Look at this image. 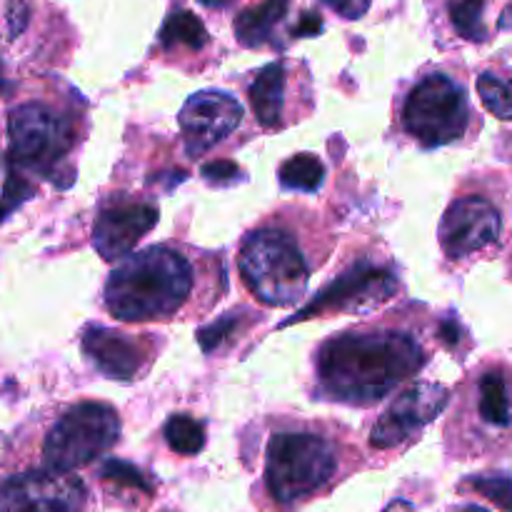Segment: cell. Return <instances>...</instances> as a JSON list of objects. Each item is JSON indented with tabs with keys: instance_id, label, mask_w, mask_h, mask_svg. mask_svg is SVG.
Returning <instances> with one entry per match:
<instances>
[{
	"instance_id": "7a4b0ae2",
	"label": "cell",
	"mask_w": 512,
	"mask_h": 512,
	"mask_svg": "<svg viewBox=\"0 0 512 512\" xmlns=\"http://www.w3.org/2000/svg\"><path fill=\"white\" fill-rule=\"evenodd\" d=\"M193 290L188 258L158 245L125 260L105 285V305L120 320H163L178 313Z\"/></svg>"
},
{
	"instance_id": "7402d4cb",
	"label": "cell",
	"mask_w": 512,
	"mask_h": 512,
	"mask_svg": "<svg viewBox=\"0 0 512 512\" xmlns=\"http://www.w3.org/2000/svg\"><path fill=\"white\" fill-rule=\"evenodd\" d=\"M478 95L485 108L500 120H512V83L493 73H483L478 78Z\"/></svg>"
},
{
	"instance_id": "9a60e30c",
	"label": "cell",
	"mask_w": 512,
	"mask_h": 512,
	"mask_svg": "<svg viewBox=\"0 0 512 512\" xmlns=\"http://www.w3.org/2000/svg\"><path fill=\"white\" fill-rule=\"evenodd\" d=\"M290 70L285 63H270L255 73L250 83V103L263 128H280L285 123Z\"/></svg>"
},
{
	"instance_id": "d4e9b609",
	"label": "cell",
	"mask_w": 512,
	"mask_h": 512,
	"mask_svg": "<svg viewBox=\"0 0 512 512\" xmlns=\"http://www.w3.org/2000/svg\"><path fill=\"white\" fill-rule=\"evenodd\" d=\"M238 325H240V315L238 313H228L225 318L215 320L213 325H208V328H203L198 333L200 348H203L205 353L220 348V345H223L225 340L233 335V330H238Z\"/></svg>"
},
{
	"instance_id": "603a6c76",
	"label": "cell",
	"mask_w": 512,
	"mask_h": 512,
	"mask_svg": "<svg viewBox=\"0 0 512 512\" xmlns=\"http://www.w3.org/2000/svg\"><path fill=\"white\" fill-rule=\"evenodd\" d=\"M468 485L500 510L512 512V478L508 475H480V478H470Z\"/></svg>"
},
{
	"instance_id": "8fae6325",
	"label": "cell",
	"mask_w": 512,
	"mask_h": 512,
	"mask_svg": "<svg viewBox=\"0 0 512 512\" xmlns=\"http://www.w3.org/2000/svg\"><path fill=\"white\" fill-rule=\"evenodd\" d=\"M500 235V213L488 198H458L440 223V245L450 258H465L488 248Z\"/></svg>"
},
{
	"instance_id": "6da1fadb",
	"label": "cell",
	"mask_w": 512,
	"mask_h": 512,
	"mask_svg": "<svg viewBox=\"0 0 512 512\" xmlns=\"http://www.w3.org/2000/svg\"><path fill=\"white\" fill-rule=\"evenodd\" d=\"M428 355L415 338L390 330H350L318 353V378L335 400L368 405L418 375Z\"/></svg>"
},
{
	"instance_id": "4dcf8cb0",
	"label": "cell",
	"mask_w": 512,
	"mask_h": 512,
	"mask_svg": "<svg viewBox=\"0 0 512 512\" xmlns=\"http://www.w3.org/2000/svg\"><path fill=\"white\" fill-rule=\"evenodd\" d=\"M500 28H503V30L512 28V3L508 5V10L503 13V18H500Z\"/></svg>"
},
{
	"instance_id": "ffe728a7",
	"label": "cell",
	"mask_w": 512,
	"mask_h": 512,
	"mask_svg": "<svg viewBox=\"0 0 512 512\" xmlns=\"http://www.w3.org/2000/svg\"><path fill=\"white\" fill-rule=\"evenodd\" d=\"M168 445L180 455H198L205 445V428L188 415H173L165 423Z\"/></svg>"
},
{
	"instance_id": "8992f818",
	"label": "cell",
	"mask_w": 512,
	"mask_h": 512,
	"mask_svg": "<svg viewBox=\"0 0 512 512\" xmlns=\"http://www.w3.org/2000/svg\"><path fill=\"white\" fill-rule=\"evenodd\" d=\"M470 103L450 75H425L403 105V125L425 148L453 143L468 130Z\"/></svg>"
},
{
	"instance_id": "4fadbf2b",
	"label": "cell",
	"mask_w": 512,
	"mask_h": 512,
	"mask_svg": "<svg viewBox=\"0 0 512 512\" xmlns=\"http://www.w3.org/2000/svg\"><path fill=\"white\" fill-rule=\"evenodd\" d=\"M160 213L150 203H118L100 210L93 230V245L103 260H115L128 255L145 233L155 228Z\"/></svg>"
},
{
	"instance_id": "3957f363",
	"label": "cell",
	"mask_w": 512,
	"mask_h": 512,
	"mask_svg": "<svg viewBox=\"0 0 512 512\" xmlns=\"http://www.w3.org/2000/svg\"><path fill=\"white\" fill-rule=\"evenodd\" d=\"M240 275L250 293L265 305H293L308 288L310 263L285 230H255L243 240L238 258Z\"/></svg>"
},
{
	"instance_id": "1f68e13d",
	"label": "cell",
	"mask_w": 512,
	"mask_h": 512,
	"mask_svg": "<svg viewBox=\"0 0 512 512\" xmlns=\"http://www.w3.org/2000/svg\"><path fill=\"white\" fill-rule=\"evenodd\" d=\"M203 5H208V8H223V5L233 3V0H200Z\"/></svg>"
},
{
	"instance_id": "2e32d148",
	"label": "cell",
	"mask_w": 512,
	"mask_h": 512,
	"mask_svg": "<svg viewBox=\"0 0 512 512\" xmlns=\"http://www.w3.org/2000/svg\"><path fill=\"white\" fill-rule=\"evenodd\" d=\"M293 0H263L255 8H248L235 20V35L245 48H263L273 40L275 28L288 13Z\"/></svg>"
},
{
	"instance_id": "83f0119b",
	"label": "cell",
	"mask_w": 512,
	"mask_h": 512,
	"mask_svg": "<svg viewBox=\"0 0 512 512\" xmlns=\"http://www.w3.org/2000/svg\"><path fill=\"white\" fill-rule=\"evenodd\" d=\"M320 30H323V18H320L318 13H305L303 18H300L298 28H295V35H303V38H310V35H320Z\"/></svg>"
},
{
	"instance_id": "ba28073f",
	"label": "cell",
	"mask_w": 512,
	"mask_h": 512,
	"mask_svg": "<svg viewBox=\"0 0 512 512\" xmlns=\"http://www.w3.org/2000/svg\"><path fill=\"white\" fill-rule=\"evenodd\" d=\"M398 275L373 263H360L343 278L330 283L295 320L333 313H370L398 293Z\"/></svg>"
},
{
	"instance_id": "484cf974",
	"label": "cell",
	"mask_w": 512,
	"mask_h": 512,
	"mask_svg": "<svg viewBox=\"0 0 512 512\" xmlns=\"http://www.w3.org/2000/svg\"><path fill=\"white\" fill-rule=\"evenodd\" d=\"M323 3L330 5V8H333L338 15H343V18L355 20V18H363V15L368 13L373 0H323Z\"/></svg>"
},
{
	"instance_id": "9c48e42d",
	"label": "cell",
	"mask_w": 512,
	"mask_h": 512,
	"mask_svg": "<svg viewBox=\"0 0 512 512\" xmlns=\"http://www.w3.org/2000/svg\"><path fill=\"white\" fill-rule=\"evenodd\" d=\"M85 488L58 470L20 473L0 483V512H83Z\"/></svg>"
},
{
	"instance_id": "30bf717a",
	"label": "cell",
	"mask_w": 512,
	"mask_h": 512,
	"mask_svg": "<svg viewBox=\"0 0 512 512\" xmlns=\"http://www.w3.org/2000/svg\"><path fill=\"white\" fill-rule=\"evenodd\" d=\"M445 403H448V388L438 383H415L413 388L403 390L400 398H395V403L385 410L370 435V443L378 450H390L405 443L430 420H435V415L443 413Z\"/></svg>"
},
{
	"instance_id": "277c9868",
	"label": "cell",
	"mask_w": 512,
	"mask_h": 512,
	"mask_svg": "<svg viewBox=\"0 0 512 512\" xmlns=\"http://www.w3.org/2000/svg\"><path fill=\"white\" fill-rule=\"evenodd\" d=\"M338 468L330 440L315 433H278L270 438L265 480L278 503L290 505L323 488Z\"/></svg>"
},
{
	"instance_id": "4316f807",
	"label": "cell",
	"mask_w": 512,
	"mask_h": 512,
	"mask_svg": "<svg viewBox=\"0 0 512 512\" xmlns=\"http://www.w3.org/2000/svg\"><path fill=\"white\" fill-rule=\"evenodd\" d=\"M203 175L210 183H228V180H233L238 175V165L230 163V160H215V163L205 165Z\"/></svg>"
},
{
	"instance_id": "52a82bcc",
	"label": "cell",
	"mask_w": 512,
	"mask_h": 512,
	"mask_svg": "<svg viewBox=\"0 0 512 512\" xmlns=\"http://www.w3.org/2000/svg\"><path fill=\"white\" fill-rule=\"evenodd\" d=\"M10 165L20 173L53 175L75 143L68 118L40 103L20 105L10 113Z\"/></svg>"
},
{
	"instance_id": "f546056e",
	"label": "cell",
	"mask_w": 512,
	"mask_h": 512,
	"mask_svg": "<svg viewBox=\"0 0 512 512\" xmlns=\"http://www.w3.org/2000/svg\"><path fill=\"white\" fill-rule=\"evenodd\" d=\"M385 512H413V505L405 503V500H395L393 505H388Z\"/></svg>"
},
{
	"instance_id": "5b68a950",
	"label": "cell",
	"mask_w": 512,
	"mask_h": 512,
	"mask_svg": "<svg viewBox=\"0 0 512 512\" xmlns=\"http://www.w3.org/2000/svg\"><path fill=\"white\" fill-rule=\"evenodd\" d=\"M120 435V418L105 403H80L70 408L43 445V463L48 470L70 473L93 463L110 450Z\"/></svg>"
},
{
	"instance_id": "7c38bea8",
	"label": "cell",
	"mask_w": 512,
	"mask_h": 512,
	"mask_svg": "<svg viewBox=\"0 0 512 512\" xmlns=\"http://www.w3.org/2000/svg\"><path fill=\"white\" fill-rule=\"evenodd\" d=\"M243 120V108L228 93L203 90L195 93L180 110V130L190 155H200L228 138Z\"/></svg>"
},
{
	"instance_id": "d6a6232c",
	"label": "cell",
	"mask_w": 512,
	"mask_h": 512,
	"mask_svg": "<svg viewBox=\"0 0 512 512\" xmlns=\"http://www.w3.org/2000/svg\"><path fill=\"white\" fill-rule=\"evenodd\" d=\"M458 512H488V510L478 508V505H465V508H460Z\"/></svg>"
},
{
	"instance_id": "ac0fdd59",
	"label": "cell",
	"mask_w": 512,
	"mask_h": 512,
	"mask_svg": "<svg viewBox=\"0 0 512 512\" xmlns=\"http://www.w3.org/2000/svg\"><path fill=\"white\" fill-rule=\"evenodd\" d=\"M160 43L168 50H200L208 45V30L198 15H193L190 10H178L165 20L163 30H160Z\"/></svg>"
},
{
	"instance_id": "f1b7e54d",
	"label": "cell",
	"mask_w": 512,
	"mask_h": 512,
	"mask_svg": "<svg viewBox=\"0 0 512 512\" xmlns=\"http://www.w3.org/2000/svg\"><path fill=\"white\" fill-rule=\"evenodd\" d=\"M440 338H443L445 343H448L450 348H453V345L460 340V325L455 323V320H445L443 328H440Z\"/></svg>"
},
{
	"instance_id": "e0dca14e",
	"label": "cell",
	"mask_w": 512,
	"mask_h": 512,
	"mask_svg": "<svg viewBox=\"0 0 512 512\" xmlns=\"http://www.w3.org/2000/svg\"><path fill=\"white\" fill-rule=\"evenodd\" d=\"M478 413L493 428H508L512 420V395L508 380L490 370L478 383Z\"/></svg>"
},
{
	"instance_id": "44dd1931",
	"label": "cell",
	"mask_w": 512,
	"mask_h": 512,
	"mask_svg": "<svg viewBox=\"0 0 512 512\" xmlns=\"http://www.w3.org/2000/svg\"><path fill=\"white\" fill-rule=\"evenodd\" d=\"M483 13L485 0H453V5H450V20H453L455 30H458L463 38L475 40V43L488 38Z\"/></svg>"
},
{
	"instance_id": "5bb4252c",
	"label": "cell",
	"mask_w": 512,
	"mask_h": 512,
	"mask_svg": "<svg viewBox=\"0 0 512 512\" xmlns=\"http://www.w3.org/2000/svg\"><path fill=\"white\" fill-rule=\"evenodd\" d=\"M83 350L95 368L113 380H133L148 365V353L130 335L118 330L90 325L83 333Z\"/></svg>"
},
{
	"instance_id": "d6986e66",
	"label": "cell",
	"mask_w": 512,
	"mask_h": 512,
	"mask_svg": "<svg viewBox=\"0 0 512 512\" xmlns=\"http://www.w3.org/2000/svg\"><path fill=\"white\" fill-rule=\"evenodd\" d=\"M325 168L320 163V158H315L313 153H300L293 158L285 160L280 165V183L290 190H305V193H313L323 185Z\"/></svg>"
},
{
	"instance_id": "cb8c5ba5",
	"label": "cell",
	"mask_w": 512,
	"mask_h": 512,
	"mask_svg": "<svg viewBox=\"0 0 512 512\" xmlns=\"http://www.w3.org/2000/svg\"><path fill=\"white\" fill-rule=\"evenodd\" d=\"M100 475L118 485H128V488H138L143 490V493H153V485L145 480V475L140 473L135 465L123 463V460H108V463L100 468Z\"/></svg>"
}]
</instances>
